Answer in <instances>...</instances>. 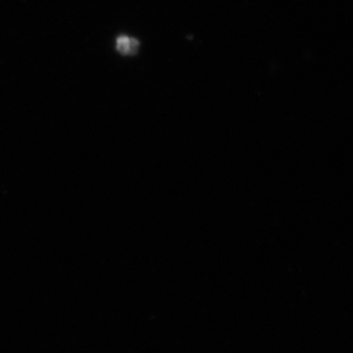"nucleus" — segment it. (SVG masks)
<instances>
[{"instance_id":"obj_1","label":"nucleus","mask_w":353,"mask_h":353,"mask_svg":"<svg viewBox=\"0 0 353 353\" xmlns=\"http://www.w3.org/2000/svg\"><path fill=\"white\" fill-rule=\"evenodd\" d=\"M140 43L139 39L131 34H126V33H122L119 36H117L115 38V51L121 55V57H125V58H130V57H135L139 54Z\"/></svg>"}]
</instances>
